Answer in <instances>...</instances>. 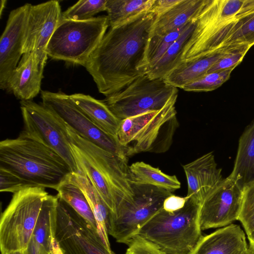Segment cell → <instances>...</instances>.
Returning a JSON list of instances; mask_svg holds the SVG:
<instances>
[{
	"label": "cell",
	"mask_w": 254,
	"mask_h": 254,
	"mask_svg": "<svg viewBox=\"0 0 254 254\" xmlns=\"http://www.w3.org/2000/svg\"><path fill=\"white\" fill-rule=\"evenodd\" d=\"M156 15L147 11L110 27L84 67L106 97L145 74V54Z\"/></svg>",
	"instance_id": "1"
},
{
	"label": "cell",
	"mask_w": 254,
	"mask_h": 254,
	"mask_svg": "<svg viewBox=\"0 0 254 254\" xmlns=\"http://www.w3.org/2000/svg\"><path fill=\"white\" fill-rule=\"evenodd\" d=\"M248 247L244 231L231 224L202 235L189 254H243Z\"/></svg>",
	"instance_id": "18"
},
{
	"label": "cell",
	"mask_w": 254,
	"mask_h": 254,
	"mask_svg": "<svg viewBox=\"0 0 254 254\" xmlns=\"http://www.w3.org/2000/svg\"><path fill=\"white\" fill-rule=\"evenodd\" d=\"M204 0H181L167 12L156 17L151 34H164L186 25L197 14Z\"/></svg>",
	"instance_id": "22"
},
{
	"label": "cell",
	"mask_w": 254,
	"mask_h": 254,
	"mask_svg": "<svg viewBox=\"0 0 254 254\" xmlns=\"http://www.w3.org/2000/svg\"><path fill=\"white\" fill-rule=\"evenodd\" d=\"M125 254H164L155 244L136 235L127 245Z\"/></svg>",
	"instance_id": "35"
},
{
	"label": "cell",
	"mask_w": 254,
	"mask_h": 254,
	"mask_svg": "<svg viewBox=\"0 0 254 254\" xmlns=\"http://www.w3.org/2000/svg\"><path fill=\"white\" fill-rule=\"evenodd\" d=\"M176 101L160 110L121 120L117 138L127 157L141 152L163 153L170 149L179 127Z\"/></svg>",
	"instance_id": "4"
},
{
	"label": "cell",
	"mask_w": 254,
	"mask_h": 254,
	"mask_svg": "<svg viewBox=\"0 0 254 254\" xmlns=\"http://www.w3.org/2000/svg\"><path fill=\"white\" fill-rule=\"evenodd\" d=\"M178 88L164 78L141 75L127 86L106 96L104 102L120 120L159 110L177 100Z\"/></svg>",
	"instance_id": "8"
},
{
	"label": "cell",
	"mask_w": 254,
	"mask_h": 254,
	"mask_svg": "<svg viewBox=\"0 0 254 254\" xmlns=\"http://www.w3.org/2000/svg\"><path fill=\"white\" fill-rule=\"evenodd\" d=\"M84 115L101 130L117 137L121 120L110 110L103 100L82 93L69 95Z\"/></svg>",
	"instance_id": "20"
},
{
	"label": "cell",
	"mask_w": 254,
	"mask_h": 254,
	"mask_svg": "<svg viewBox=\"0 0 254 254\" xmlns=\"http://www.w3.org/2000/svg\"><path fill=\"white\" fill-rule=\"evenodd\" d=\"M31 4L10 11L0 39V88L6 90L7 82L23 53V48L28 12Z\"/></svg>",
	"instance_id": "15"
},
{
	"label": "cell",
	"mask_w": 254,
	"mask_h": 254,
	"mask_svg": "<svg viewBox=\"0 0 254 254\" xmlns=\"http://www.w3.org/2000/svg\"><path fill=\"white\" fill-rule=\"evenodd\" d=\"M56 238L64 254H115L107 249L97 230L59 198Z\"/></svg>",
	"instance_id": "12"
},
{
	"label": "cell",
	"mask_w": 254,
	"mask_h": 254,
	"mask_svg": "<svg viewBox=\"0 0 254 254\" xmlns=\"http://www.w3.org/2000/svg\"><path fill=\"white\" fill-rule=\"evenodd\" d=\"M42 104L77 134L101 148L127 159L117 137L104 132L79 110L69 95L59 91L41 92Z\"/></svg>",
	"instance_id": "11"
},
{
	"label": "cell",
	"mask_w": 254,
	"mask_h": 254,
	"mask_svg": "<svg viewBox=\"0 0 254 254\" xmlns=\"http://www.w3.org/2000/svg\"><path fill=\"white\" fill-rule=\"evenodd\" d=\"M64 125L78 173L99 193L110 210L109 216L113 215L133 199L127 159L101 148Z\"/></svg>",
	"instance_id": "2"
},
{
	"label": "cell",
	"mask_w": 254,
	"mask_h": 254,
	"mask_svg": "<svg viewBox=\"0 0 254 254\" xmlns=\"http://www.w3.org/2000/svg\"><path fill=\"white\" fill-rule=\"evenodd\" d=\"M48 195L41 187H30L13 193L0 217L1 254L27 249Z\"/></svg>",
	"instance_id": "7"
},
{
	"label": "cell",
	"mask_w": 254,
	"mask_h": 254,
	"mask_svg": "<svg viewBox=\"0 0 254 254\" xmlns=\"http://www.w3.org/2000/svg\"><path fill=\"white\" fill-rule=\"evenodd\" d=\"M242 201V186L228 177L214 188L200 204L202 230L225 227L238 220Z\"/></svg>",
	"instance_id": "13"
},
{
	"label": "cell",
	"mask_w": 254,
	"mask_h": 254,
	"mask_svg": "<svg viewBox=\"0 0 254 254\" xmlns=\"http://www.w3.org/2000/svg\"><path fill=\"white\" fill-rule=\"evenodd\" d=\"M190 23L170 32L164 34L150 33L145 54V74L147 70L158 61L170 47L180 37Z\"/></svg>",
	"instance_id": "29"
},
{
	"label": "cell",
	"mask_w": 254,
	"mask_h": 254,
	"mask_svg": "<svg viewBox=\"0 0 254 254\" xmlns=\"http://www.w3.org/2000/svg\"><path fill=\"white\" fill-rule=\"evenodd\" d=\"M62 13L60 2L56 0L31 4L30 7L23 53H35L44 68L48 58L46 48L62 18Z\"/></svg>",
	"instance_id": "14"
},
{
	"label": "cell",
	"mask_w": 254,
	"mask_h": 254,
	"mask_svg": "<svg viewBox=\"0 0 254 254\" xmlns=\"http://www.w3.org/2000/svg\"><path fill=\"white\" fill-rule=\"evenodd\" d=\"M107 0H80L62 13V18L85 20L94 17L97 13L106 11Z\"/></svg>",
	"instance_id": "30"
},
{
	"label": "cell",
	"mask_w": 254,
	"mask_h": 254,
	"mask_svg": "<svg viewBox=\"0 0 254 254\" xmlns=\"http://www.w3.org/2000/svg\"><path fill=\"white\" fill-rule=\"evenodd\" d=\"M44 69L35 53L24 54L7 82L6 90L20 101L32 100L41 91Z\"/></svg>",
	"instance_id": "17"
},
{
	"label": "cell",
	"mask_w": 254,
	"mask_h": 254,
	"mask_svg": "<svg viewBox=\"0 0 254 254\" xmlns=\"http://www.w3.org/2000/svg\"><path fill=\"white\" fill-rule=\"evenodd\" d=\"M50 251L51 254H64L56 237L52 240Z\"/></svg>",
	"instance_id": "38"
},
{
	"label": "cell",
	"mask_w": 254,
	"mask_h": 254,
	"mask_svg": "<svg viewBox=\"0 0 254 254\" xmlns=\"http://www.w3.org/2000/svg\"><path fill=\"white\" fill-rule=\"evenodd\" d=\"M7 254H26L25 251H17L10 252Z\"/></svg>",
	"instance_id": "42"
},
{
	"label": "cell",
	"mask_w": 254,
	"mask_h": 254,
	"mask_svg": "<svg viewBox=\"0 0 254 254\" xmlns=\"http://www.w3.org/2000/svg\"><path fill=\"white\" fill-rule=\"evenodd\" d=\"M247 235L254 229V180L242 187V201L238 219Z\"/></svg>",
	"instance_id": "32"
},
{
	"label": "cell",
	"mask_w": 254,
	"mask_h": 254,
	"mask_svg": "<svg viewBox=\"0 0 254 254\" xmlns=\"http://www.w3.org/2000/svg\"><path fill=\"white\" fill-rule=\"evenodd\" d=\"M228 177L242 187L254 180V119L240 137L233 170Z\"/></svg>",
	"instance_id": "21"
},
{
	"label": "cell",
	"mask_w": 254,
	"mask_h": 254,
	"mask_svg": "<svg viewBox=\"0 0 254 254\" xmlns=\"http://www.w3.org/2000/svg\"><path fill=\"white\" fill-rule=\"evenodd\" d=\"M181 0H154L150 11L155 13L157 17L167 12Z\"/></svg>",
	"instance_id": "37"
},
{
	"label": "cell",
	"mask_w": 254,
	"mask_h": 254,
	"mask_svg": "<svg viewBox=\"0 0 254 254\" xmlns=\"http://www.w3.org/2000/svg\"><path fill=\"white\" fill-rule=\"evenodd\" d=\"M6 0H3L0 1V16H1L2 12L3 10L4 9L5 5L6 4Z\"/></svg>",
	"instance_id": "40"
},
{
	"label": "cell",
	"mask_w": 254,
	"mask_h": 254,
	"mask_svg": "<svg viewBox=\"0 0 254 254\" xmlns=\"http://www.w3.org/2000/svg\"><path fill=\"white\" fill-rule=\"evenodd\" d=\"M200 204L189 197L179 210L169 212L162 208L142 226L137 235L156 245L164 254H189L202 236Z\"/></svg>",
	"instance_id": "5"
},
{
	"label": "cell",
	"mask_w": 254,
	"mask_h": 254,
	"mask_svg": "<svg viewBox=\"0 0 254 254\" xmlns=\"http://www.w3.org/2000/svg\"><path fill=\"white\" fill-rule=\"evenodd\" d=\"M154 0H107L106 11L110 27L120 25L149 11Z\"/></svg>",
	"instance_id": "27"
},
{
	"label": "cell",
	"mask_w": 254,
	"mask_h": 254,
	"mask_svg": "<svg viewBox=\"0 0 254 254\" xmlns=\"http://www.w3.org/2000/svg\"><path fill=\"white\" fill-rule=\"evenodd\" d=\"M250 48L248 47L232 52L225 53L217 62L210 67L207 73L232 68H235L242 62Z\"/></svg>",
	"instance_id": "33"
},
{
	"label": "cell",
	"mask_w": 254,
	"mask_h": 254,
	"mask_svg": "<svg viewBox=\"0 0 254 254\" xmlns=\"http://www.w3.org/2000/svg\"><path fill=\"white\" fill-rule=\"evenodd\" d=\"M224 54L218 53L193 61H183L164 79L169 84L183 89L206 74L210 67Z\"/></svg>",
	"instance_id": "24"
},
{
	"label": "cell",
	"mask_w": 254,
	"mask_h": 254,
	"mask_svg": "<svg viewBox=\"0 0 254 254\" xmlns=\"http://www.w3.org/2000/svg\"><path fill=\"white\" fill-rule=\"evenodd\" d=\"M183 168L188 184L187 196L200 203L223 180L222 169L218 167L212 152L184 165Z\"/></svg>",
	"instance_id": "16"
},
{
	"label": "cell",
	"mask_w": 254,
	"mask_h": 254,
	"mask_svg": "<svg viewBox=\"0 0 254 254\" xmlns=\"http://www.w3.org/2000/svg\"><path fill=\"white\" fill-rule=\"evenodd\" d=\"M59 197L49 194L44 201L26 254H51V245L56 237Z\"/></svg>",
	"instance_id": "19"
},
{
	"label": "cell",
	"mask_w": 254,
	"mask_h": 254,
	"mask_svg": "<svg viewBox=\"0 0 254 254\" xmlns=\"http://www.w3.org/2000/svg\"><path fill=\"white\" fill-rule=\"evenodd\" d=\"M32 187L13 173L0 168V191L16 193L25 188Z\"/></svg>",
	"instance_id": "34"
},
{
	"label": "cell",
	"mask_w": 254,
	"mask_h": 254,
	"mask_svg": "<svg viewBox=\"0 0 254 254\" xmlns=\"http://www.w3.org/2000/svg\"><path fill=\"white\" fill-rule=\"evenodd\" d=\"M0 168L32 187L55 189L72 171L55 151L24 131L0 142Z\"/></svg>",
	"instance_id": "3"
},
{
	"label": "cell",
	"mask_w": 254,
	"mask_h": 254,
	"mask_svg": "<svg viewBox=\"0 0 254 254\" xmlns=\"http://www.w3.org/2000/svg\"><path fill=\"white\" fill-rule=\"evenodd\" d=\"M109 26L107 16L85 20L62 18L48 44L47 56L85 67Z\"/></svg>",
	"instance_id": "6"
},
{
	"label": "cell",
	"mask_w": 254,
	"mask_h": 254,
	"mask_svg": "<svg viewBox=\"0 0 254 254\" xmlns=\"http://www.w3.org/2000/svg\"><path fill=\"white\" fill-rule=\"evenodd\" d=\"M69 177L84 194L95 218L97 232L107 249L112 251L108 231L110 214L109 208L99 193L85 176L78 173H71Z\"/></svg>",
	"instance_id": "23"
},
{
	"label": "cell",
	"mask_w": 254,
	"mask_h": 254,
	"mask_svg": "<svg viewBox=\"0 0 254 254\" xmlns=\"http://www.w3.org/2000/svg\"><path fill=\"white\" fill-rule=\"evenodd\" d=\"M133 199L123 203L108 218V231L117 242L127 245L142 226L163 208L165 199L173 193L163 189L132 184Z\"/></svg>",
	"instance_id": "9"
},
{
	"label": "cell",
	"mask_w": 254,
	"mask_h": 254,
	"mask_svg": "<svg viewBox=\"0 0 254 254\" xmlns=\"http://www.w3.org/2000/svg\"><path fill=\"white\" fill-rule=\"evenodd\" d=\"M24 129L58 154L69 165L72 173L78 170L63 122L42 103L20 101Z\"/></svg>",
	"instance_id": "10"
},
{
	"label": "cell",
	"mask_w": 254,
	"mask_h": 254,
	"mask_svg": "<svg viewBox=\"0 0 254 254\" xmlns=\"http://www.w3.org/2000/svg\"><path fill=\"white\" fill-rule=\"evenodd\" d=\"M69 176L55 189L57 195L97 230L95 218L84 194Z\"/></svg>",
	"instance_id": "28"
},
{
	"label": "cell",
	"mask_w": 254,
	"mask_h": 254,
	"mask_svg": "<svg viewBox=\"0 0 254 254\" xmlns=\"http://www.w3.org/2000/svg\"><path fill=\"white\" fill-rule=\"evenodd\" d=\"M194 27L195 23L192 21L158 61L147 70L146 74L151 78H164L180 64L183 62L184 49Z\"/></svg>",
	"instance_id": "26"
},
{
	"label": "cell",
	"mask_w": 254,
	"mask_h": 254,
	"mask_svg": "<svg viewBox=\"0 0 254 254\" xmlns=\"http://www.w3.org/2000/svg\"><path fill=\"white\" fill-rule=\"evenodd\" d=\"M247 236L249 242V245L254 249V229Z\"/></svg>",
	"instance_id": "39"
},
{
	"label": "cell",
	"mask_w": 254,
	"mask_h": 254,
	"mask_svg": "<svg viewBox=\"0 0 254 254\" xmlns=\"http://www.w3.org/2000/svg\"><path fill=\"white\" fill-rule=\"evenodd\" d=\"M131 184L152 186L171 192L181 188V183L175 175H169L158 168L144 162H136L129 166Z\"/></svg>",
	"instance_id": "25"
},
{
	"label": "cell",
	"mask_w": 254,
	"mask_h": 254,
	"mask_svg": "<svg viewBox=\"0 0 254 254\" xmlns=\"http://www.w3.org/2000/svg\"><path fill=\"white\" fill-rule=\"evenodd\" d=\"M234 68L207 73L197 80L185 86L183 89L187 91H211L221 86L230 77Z\"/></svg>",
	"instance_id": "31"
},
{
	"label": "cell",
	"mask_w": 254,
	"mask_h": 254,
	"mask_svg": "<svg viewBox=\"0 0 254 254\" xmlns=\"http://www.w3.org/2000/svg\"><path fill=\"white\" fill-rule=\"evenodd\" d=\"M189 197L177 196L171 194L164 200L163 209L169 212H173L182 209L185 205Z\"/></svg>",
	"instance_id": "36"
},
{
	"label": "cell",
	"mask_w": 254,
	"mask_h": 254,
	"mask_svg": "<svg viewBox=\"0 0 254 254\" xmlns=\"http://www.w3.org/2000/svg\"><path fill=\"white\" fill-rule=\"evenodd\" d=\"M243 254H254V249L250 245Z\"/></svg>",
	"instance_id": "41"
}]
</instances>
